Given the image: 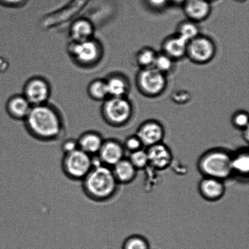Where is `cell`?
<instances>
[{"mask_svg":"<svg viewBox=\"0 0 249 249\" xmlns=\"http://www.w3.org/2000/svg\"><path fill=\"white\" fill-rule=\"evenodd\" d=\"M105 120L114 126L128 123L133 113V106L128 97H109L104 101L102 107Z\"/></svg>","mask_w":249,"mask_h":249,"instance_id":"cell-4","label":"cell"},{"mask_svg":"<svg viewBox=\"0 0 249 249\" xmlns=\"http://www.w3.org/2000/svg\"><path fill=\"white\" fill-rule=\"evenodd\" d=\"M93 165V156L79 148L63 155L62 169L70 179L82 180Z\"/></svg>","mask_w":249,"mask_h":249,"instance_id":"cell-5","label":"cell"},{"mask_svg":"<svg viewBox=\"0 0 249 249\" xmlns=\"http://www.w3.org/2000/svg\"><path fill=\"white\" fill-rule=\"evenodd\" d=\"M167 75L153 67L139 70L137 73V89L144 96L153 98L160 96L167 89Z\"/></svg>","mask_w":249,"mask_h":249,"instance_id":"cell-3","label":"cell"},{"mask_svg":"<svg viewBox=\"0 0 249 249\" xmlns=\"http://www.w3.org/2000/svg\"><path fill=\"white\" fill-rule=\"evenodd\" d=\"M113 167L114 177L119 181H129L132 179L135 173L134 165L128 160H122Z\"/></svg>","mask_w":249,"mask_h":249,"instance_id":"cell-22","label":"cell"},{"mask_svg":"<svg viewBox=\"0 0 249 249\" xmlns=\"http://www.w3.org/2000/svg\"><path fill=\"white\" fill-rule=\"evenodd\" d=\"M77 140L79 148L91 156L97 155L104 142L101 134L95 131L85 132Z\"/></svg>","mask_w":249,"mask_h":249,"instance_id":"cell-16","label":"cell"},{"mask_svg":"<svg viewBox=\"0 0 249 249\" xmlns=\"http://www.w3.org/2000/svg\"><path fill=\"white\" fill-rule=\"evenodd\" d=\"M141 145V141L138 138H130L126 142V146L131 150H136Z\"/></svg>","mask_w":249,"mask_h":249,"instance_id":"cell-33","label":"cell"},{"mask_svg":"<svg viewBox=\"0 0 249 249\" xmlns=\"http://www.w3.org/2000/svg\"><path fill=\"white\" fill-rule=\"evenodd\" d=\"M171 99L177 104H186L191 101L192 94L187 90L181 89L175 90L171 94Z\"/></svg>","mask_w":249,"mask_h":249,"instance_id":"cell-26","label":"cell"},{"mask_svg":"<svg viewBox=\"0 0 249 249\" xmlns=\"http://www.w3.org/2000/svg\"><path fill=\"white\" fill-rule=\"evenodd\" d=\"M182 7L187 19L197 23L206 20L212 12L211 2L208 0H186Z\"/></svg>","mask_w":249,"mask_h":249,"instance_id":"cell-10","label":"cell"},{"mask_svg":"<svg viewBox=\"0 0 249 249\" xmlns=\"http://www.w3.org/2000/svg\"><path fill=\"white\" fill-rule=\"evenodd\" d=\"M163 129L161 124L155 121H148L142 124L138 131L139 140L146 145L157 144L162 139Z\"/></svg>","mask_w":249,"mask_h":249,"instance_id":"cell-14","label":"cell"},{"mask_svg":"<svg viewBox=\"0 0 249 249\" xmlns=\"http://www.w3.org/2000/svg\"><path fill=\"white\" fill-rule=\"evenodd\" d=\"M78 148H79V145H78L77 139H68L63 142L62 145V150L63 155L71 152V151L77 150Z\"/></svg>","mask_w":249,"mask_h":249,"instance_id":"cell-31","label":"cell"},{"mask_svg":"<svg viewBox=\"0 0 249 249\" xmlns=\"http://www.w3.org/2000/svg\"><path fill=\"white\" fill-rule=\"evenodd\" d=\"M26 1V0H0V4L7 7H17L24 5Z\"/></svg>","mask_w":249,"mask_h":249,"instance_id":"cell-32","label":"cell"},{"mask_svg":"<svg viewBox=\"0 0 249 249\" xmlns=\"http://www.w3.org/2000/svg\"><path fill=\"white\" fill-rule=\"evenodd\" d=\"M24 121L29 133L41 141L54 140L63 129V121L59 113L48 103L32 107Z\"/></svg>","mask_w":249,"mask_h":249,"instance_id":"cell-1","label":"cell"},{"mask_svg":"<svg viewBox=\"0 0 249 249\" xmlns=\"http://www.w3.org/2000/svg\"><path fill=\"white\" fill-rule=\"evenodd\" d=\"M201 190L209 198H216L223 194L224 187L221 182L215 178H210L202 182Z\"/></svg>","mask_w":249,"mask_h":249,"instance_id":"cell-23","label":"cell"},{"mask_svg":"<svg viewBox=\"0 0 249 249\" xmlns=\"http://www.w3.org/2000/svg\"><path fill=\"white\" fill-rule=\"evenodd\" d=\"M231 167L238 172L248 173L249 169V160L248 155H241L231 160Z\"/></svg>","mask_w":249,"mask_h":249,"instance_id":"cell-25","label":"cell"},{"mask_svg":"<svg viewBox=\"0 0 249 249\" xmlns=\"http://www.w3.org/2000/svg\"><path fill=\"white\" fill-rule=\"evenodd\" d=\"M31 104L23 94L10 97L6 104V110L12 118L24 121L32 108Z\"/></svg>","mask_w":249,"mask_h":249,"instance_id":"cell-15","label":"cell"},{"mask_svg":"<svg viewBox=\"0 0 249 249\" xmlns=\"http://www.w3.org/2000/svg\"><path fill=\"white\" fill-rule=\"evenodd\" d=\"M175 67V61L162 52L158 53L154 63L153 68L156 70L167 75L172 72Z\"/></svg>","mask_w":249,"mask_h":249,"instance_id":"cell-24","label":"cell"},{"mask_svg":"<svg viewBox=\"0 0 249 249\" xmlns=\"http://www.w3.org/2000/svg\"><path fill=\"white\" fill-rule=\"evenodd\" d=\"M186 0H169L170 4L175 5V6H182Z\"/></svg>","mask_w":249,"mask_h":249,"instance_id":"cell-34","label":"cell"},{"mask_svg":"<svg viewBox=\"0 0 249 249\" xmlns=\"http://www.w3.org/2000/svg\"><path fill=\"white\" fill-rule=\"evenodd\" d=\"M82 180L85 194L98 201L107 199L113 195L118 181L113 170L103 164L94 165Z\"/></svg>","mask_w":249,"mask_h":249,"instance_id":"cell-2","label":"cell"},{"mask_svg":"<svg viewBox=\"0 0 249 249\" xmlns=\"http://www.w3.org/2000/svg\"><path fill=\"white\" fill-rule=\"evenodd\" d=\"M70 53L79 65L91 67L101 59L103 50L101 44L92 38L79 42H72L70 45Z\"/></svg>","mask_w":249,"mask_h":249,"instance_id":"cell-6","label":"cell"},{"mask_svg":"<svg viewBox=\"0 0 249 249\" xmlns=\"http://www.w3.org/2000/svg\"><path fill=\"white\" fill-rule=\"evenodd\" d=\"M123 249H150V248L147 241L143 238L135 236L126 241Z\"/></svg>","mask_w":249,"mask_h":249,"instance_id":"cell-27","label":"cell"},{"mask_svg":"<svg viewBox=\"0 0 249 249\" xmlns=\"http://www.w3.org/2000/svg\"><path fill=\"white\" fill-rule=\"evenodd\" d=\"M187 44V41L175 33L163 40L161 44V52L176 62L186 57Z\"/></svg>","mask_w":249,"mask_h":249,"instance_id":"cell-11","label":"cell"},{"mask_svg":"<svg viewBox=\"0 0 249 249\" xmlns=\"http://www.w3.org/2000/svg\"><path fill=\"white\" fill-rule=\"evenodd\" d=\"M148 162L147 153L143 150H137L131 156V162L134 167H143Z\"/></svg>","mask_w":249,"mask_h":249,"instance_id":"cell-28","label":"cell"},{"mask_svg":"<svg viewBox=\"0 0 249 249\" xmlns=\"http://www.w3.org/2000/svg\"><path fill=\"white\" fill-rule=\"evenodd\" d=\"M208 1H209L210 2H212L214 1V0H208Z\"/></svg>","mask_w":249,"mask_h":249,"instance_id":"cell-36","label":"cell"},{"mask_svg":"<svg viewBox=\"0 0 249 249\" xmlns=\"http://www.w3.org/2000/svg\"><path fill=\"white\" fill-rule=\"evenodd\" d=\"M148 161L158 168H163L168 165L171 160V154L165 146L155 144L151 146L147 152Z\"/></svg>","mask_w":249,"mask_h":249,"instance_id":"cell-18","label":"cell"},{"mask_svg":"<svg viewBox=\"0 0 249 249\" xmlns=\"http://www.w3.org/2000/svg\"><path fill=\"white\" fill-rule=\"evenodd\" d=\"M146 6L155 11H161L170 4L169 0H145Z\"/></svg>","mask_w":249,"mask_h":249,"instance_id":"cell-30","label":"cell"},{"mask_svg":"<svg viewBox=\"0 0 249 249\" xmlns=\"http://www.w3.org/2000/svg\"><path fill=\"white\" fill-rule=\"evenodd\" d=\"M231 160L225 153L216 151L205 156L202 160L201 167L204 172L212 178H225L232 170Z\"/></svg>","mask_w":249,"mask_h":249,"instance_id":"cell-8","label":"cell"},{"mask_svg":"<svg viewBox=\"0 0 249 249\" xmlns=\"http://www.w3.org/2000/svg\"><path fill=\"white\" fill-rule=\"evenodd\" d=\"M90 97L97 101H105L109 97L106 79H97L90 83L88 87Z\"/></svg>","mask_w":249,"mask_h":249,"instance_id":"cell-21","label":"cell"},{"mask_svg":"<svg viewBox=\"0 0 249 249\" xmlns=\"http://www.w3.org/2000/svg\"><path fill=\"white\" fill-rule=\"evenodd\" d=\"M94 31L93 24L89 19H77L70 28L72 42H79L93 38Z\"/></svg>","mask_w":249,"mask_h":249,"instance_id":"cell-17","label":"cell"},{"mask_svg":"<svg viewBox=\"0 0 249 249\" xmlns=\"http://www.w3.org/2000/svg\"><path fill=\"white\" fill-rule=\"evenodd\" d=\"M199 24L189 19H185L178 24L176 34L189 42L201 34Z\"/></svg>","mask_w":249,"mask_h":249,"instance_id":"cell-19","label":"cell"},{"mask_svg":"<svg viewBox=\"0 0 249 249\" xmlns=\"http://www.w3.org/2000/svg\"><path fill=\"white\" fill-rule=\"evenodd\" d=\"M50 83L41 77L31 78L23 88V96L32 106H40L48 103L51 96Z\"/></svg>","mask_w":249,"mask_h":249,"instance_id":"cell-9","label":"cell"},{"mask_svg":"<svg viewBox=\"0 0 249 249\" xmlns=\"http://www.w3.org/2000/svg\"><path fill=\"white\" fill-rule=\"evenodd\" d=\"M232 123L234 125L240 128H246L248 127L249 114L243 110L236 111L232 116Z\"/></svg>","mask_w":249,"mask_h":249,"instance_id":"cell-29","label":"cell"},{"mask_svg":"<svg viewBox=\"0 0 249 249\" xmlns=\"http://www.w3.org/2000/svg\"><path fill=\"white\" fill-rule=\"evenodd\" d=\"M235 1H238V2H245L246 1H247V0H235Z\"/></svg>","mask_w":249,"mask_h":249,"instance_id":"cell-35","label":"cell"},{"mask_svg":"<svg viewBox=\"0 0 249 249\" xmlns=\"http://www.w3.org/2000/svg\"><path fill=\"white\" fill-rule=\"evenodd\" d=\"M123 148L120 144L114 140H108L104 141L101 150L96 156L102 164L109 167L115 165L123 160Z\"/></svg>","mask_w":249,"mask_h":249,"instance_id":"cell-12","label":"cell"},{"mask_svg":"<svg viewBox=\"0 0 249 249\" xmlns=\"http://www.w3.org/2000/svg\"><path fill=\"white\" fill-rule=\"evenodd\" d=\"M157 54L158 53L153 48L145 46L136 53L134 60L140 70L152 68Z\"/></svg>","mask_w":249,"mask_h":249,"instance_id":"cell-20","label":"cell"},{"mask_svg":"<svg viewBox=\"0 0 249 249\" xmlns=\"http://www.w3.org/2000/svg\"><path fill=\"white\" fill-rule=\"evenodd\" d=\"M109 97H128L131 85L128 78L122 73H113L106 78Z\"/></svg>","mask_w":249,"mask_h":249,"instance_id":"cell-13","label":"cell"},{"mask_svg":"<svg viewBox=\"0 0 249 249\" xmlns=\"http://www.w3.org/2000/svg\"><path fill=\"white\" fill-rule=\"evenodd\" d=\"M216 46L208 36L200 34L187 44L186 57L197 65H205L213 59Z\"/></svg>","mask_w":249,"mask_h":249,"instance_id":"cell-7","label":"cell"}]
</instances>
